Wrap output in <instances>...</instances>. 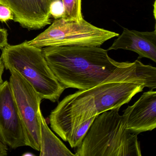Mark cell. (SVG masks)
I'll use <instances>...</instances> for the list:
<instances>
[{
    "mask_svg": "<svg viewBox=\"0 0 156 156\" xmlns=\"http://www.w3.org/2000/svg\"><path fill=\"white\" fill-rule=\"evenodd\" d=\"M49 68L66 89L84 90L109 82H130L156 88V68L138 60L119 62L100 46L44 47Z\"/></svg>",
    "mask_w": 156,
    "mask_h": 156,
    "instance_id": "1",
    "label": "cell"
},
{
    "mask_svg": "<svg viewBox=\"0 0 156 156\" xmlns=\"http://www.w3.org/2000/svg\"><path fill=\"white\" fill-rule=\"evenodd\" d=\"M144 87L136 83L109 82L77 91L66 97L51 111V128L70 145L81 124L106 110L127 104Z\"/></svg>",
    "mask_w": 156,
    "mask_h": 156,
    "instance_id": "2",
    "label": "cell"
},
{
    "mask_svg": "<svg viewBox=\"0 0 156 156\" xmlns=\"http://www.w3.org/2000/svg\"><path fill=\"white\" fill-rule=\"evenodd\" d=\"M120 107L97 116L77 147L75 156H141L137 134L127 129Z\"/></svg>",
    "mask_w": 156,
    "mask_h": 156,
    "instance_id": "3",
    "label": "cell"
},
{
    "mask_svg": "<svg viewBox=\"0 0 156 156\" xmlns=\"http://www.w3.org/2000/svg\"><path fill=\"white\" fill-rule=\"evenodd\" d=\"M2 50L1 58L6 70L17 71L42 99L59 101L66 88L49 68L41 48L30 46L25 41L17 45L8 44Z\"/></svg>",
    "mask_w": 156,
    "mask_h": 156,
    "instance_id": "4",
    "label": "cell"
},
{
    "mask_svg": "<svg viewBox=\"0 0 156 156\" xmlns=\"http://www.w3.org/2000/svg\"><path fill=\"white\" fill-rule=\"evenodd\" d=\"M118 34L92 25L84 20L77 22L62 18L36 38L26 43L30 46L42 48L48 46H100L107 41L118 37Z\"/></svg>",
    "mask_w": 156,
    "mask_h": 156,
    "instance_id": "5",
    "label": "cell"
},
{
    "mask_svg": "<svg viewBox=\"0 0 156 156\" xmlns=\"http://www.w3.org/2000/svg\"><path fill=\"white\" fill-rule=\"evenodd\" d=\"M9 83L26 131L29 147L40 150L38 112L42 99L32 86L14 69L9 70Z\"/></svg>",
    "mask_w": 156,
    "mask_h": 156,
    "instance_id": "6",
    "label": "cell"
},
{
    "mask_svg": "<svg viewBox=\"0 0 156 156\" xmlns=\"http://www.w3.org/2000/svg\"><path fill=\"white\" fill-rule=\"evenodd\" d=\"M0 136L13 149L29 146L25 128L8 81L0 84Z\"/></svg>",
    "mask_w": 156,
    "mask_h": 156,
    "instance_id": "7",
    "label": "cell"
},
{
    "mask_svg": "<svg viewBox=\"0 0 156 156\" xmlns=\"http://www.w3.org/2000/svg\"><path fill=\"white\" fill-rule=\"evenodd\" d=\"M55 0H0L14 14L13 20L28 30H39L51 23L50 6Z\"/></svg>",
    "mask_w": 156,
    "mask_h": 156,
    "instance_id": "8",
    "label": "cell"
},
{
    "mask_svg": "<svg viewBox=\"0 0 156 156\" xmlns=\"http://www.w3.org/2000/svg\"><path fill=\"white\" fill-rule=\"evenodd\" d=\"M127 129L138 135L156 127V92L151 89L124 111Z\"/></svg>",
    "mask_w": 156,
    "mask_h": 156,
    "instance_id": "9",
    "label": "cell"
},
{
    "mask_svg": "<svg viewBox=\"0 0 156 156\" xmlns=\"http://www.w3.org/2000/svg\"><path fill=\"white\" fill-rule=\"evenodd\" d=\"M119 49L136 53L138 59L147 58L156 62V30L153 31L139 32L123 29L107 51Z\"/></svg>",
    "mask_w": 156,
    "mask_h": 156,
    "instance_id": "10",
    "label": "cell"
},
{
    "mask_svg": "<svg viewBox=\"0 0 156 156\" xmlns=\"http://www.w3.org/2000/svg\"><path fill=\"white\" fill-rule=\"evenodd\" d=\"M38 117L40 126V156H75L48 127L41 108Z\"/></svg>",
    "mask_w": 156,
    "mask_h": 156,
    "instance_id": "11",
    "label": "cell"
},
{
    "mask_svg": "<svg viewBox=\"0 0 156 156\" xmlns=\"http://www.w3.org/2000/svg\"><path fill=\"white\" fill-rule=\"evenodd\" d=\"M63 6L62 19L79 22L83 20L82 13V0H61Z\"/></svg>",
    "mask_w": 156,
    "mask_h": 156,
    "instance_id": "12",
    "label": "cell"
},
{
    "mask_svg": "<svg viewBox=\"0 0 156 156\" xmlns=\"http://www.w3.org/2000/svg\"><path fill=\"white\" fill-rule=\"evenodd\" d=\"M63 11V6L61 0H55L50 6V14L55 20L62 17Z\"/></svg>",
    "mask_w": 156,
    "mask_h": 156,
    "instance_id": "13",
    "label": "cell"
},
{
    "mask_svg": "<svg viewBox=\"0 0 156 156\" xmlns=\"http://www.w3.org/2000/svg\"><path fill=\"white\" fill-rule=\"evenodd\" d=\"M14 20V14L12 10L5 4L0 2V22L6 23Z\"/></svg>",
    "mask_w": 156,
    "mask_h": 156,
    "instance_id": "14",
    "label": "cell"
},
{
    "mask_svg": "<svg viewBox=\"0 0 156 156\" xmlns=\"http://www.w3.org/2000/svg\"><path fill=\"white\" fill-rule=\"evenodd\" d=\"M8 33L6 29H0V49L2 50L9 44L8 42Z\"/></svg>",
    "mask_w": 156,
    "mask_h": 156,
    "instance_id": "15",
    "label": "cell"
},
{
    "mask_svg": "<svg viewBox=\"0 0 156 156\" xmlns=\"http://www.w3.org/2000/svg\"><path fill=\"white\" fill-rule=\"evenodd\" d=\"M9 149L8 145L6 144L2 137L0 136V156H7Z\"/></svg>",
    "mask_w": 156,
    "mask_h": 156,
    "instance_id": "16",
    "label": "cell"
},
{
    "mask_svg": "<svg viewBox=\"0 0 156 156\" xmlns=\"http://www.w3.org/2000/svg\"><path fill=\"white\" fill-rule=\"evenodd\" d=\"M5 68L4 63H3L1 58H0V84L2 83L3 82L2 76Z\"/></svg>",
    "mask_w": 156,
    "mask_h": 156,
    "instance_id": "17",
    "label": "cell"
}]
</instances>
